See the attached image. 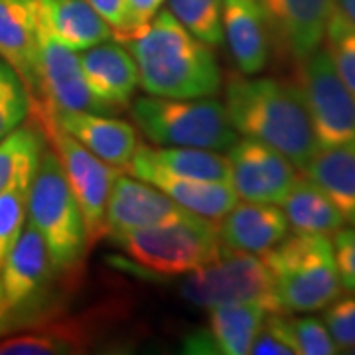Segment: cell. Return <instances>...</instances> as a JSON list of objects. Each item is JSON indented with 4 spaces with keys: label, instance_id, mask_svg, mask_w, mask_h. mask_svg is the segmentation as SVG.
Segmentation results:
<instances>
[{
    "label": "cell",
    "instance_id": "6da1fadb",
    "mask_svg": "<svg viewBox=\"0 0 355 355\" xmlns=\"http://www.w3.org/2000/svg\"><path fill=\"white\" fill-rule=\"evenodd\" d=\"M123 44L139 69V85L148 95L202 99L219 93L223 77L214 51L190 34L170 10L154 16Z\"/></svg>",
    "mask_w": 355,
    "mask_h": 355
},
{
    "label": "cell",
    "instance_id": "7a4b0ae2",
    "mask_svg": "<svg viewBox=\"0 0 355 355\" xmlns=\"http://www.w3.org/2000/svg\"><path fill=\"white\" fill-rule=\"evenodd\" d=\"M225 111L237 135L279 150L300 172L320 150L296 83L231 73L225 81Z\"/></svg>",
    "mask_w": 355,
    "mask_h": 355
},
{
    "label": "cell",
    "instance_id": "3957f363",
    "mask_svg": "<svg viewBox=\"0 0 355 355\" xmlns=\"http://www.w3.org/2000/svg\"><path fill=\"white\" fill-rule=\"evenodd\" d=\"M272 277L275 292L284 314L318 312L342 294L336 254L330 237L286 235L261 254Z\"/></svg>",
    "mask_w": 355,
    "mask_h": 355
},
{
    "label": "cell",
    "instance_id": "277c9868",
    "mask_svg": "<svg viewBox=\"0 0 355 355\" xmlns=\"http://www.w3.org/2000/svg\"><path fill=\"white\" fill-rule=\"evenodd\" d=\"M28 221L38 229L55 272L69 275L87 254L89 235L58 154L44 148L28 193Z\"/></svg>",
    "mask_w": 355,
    "mask_h": 355
},
{
    "label": "cell",
    "instance_id": "5b68a950",
    "mask_svg": "<svg viewBox=\"0 0 355 355\" xmlns=\"http://www.w3.org/2000/svg\"><path fill=\"white\" fill-rule=\"evenodd\" d=\"M128 109L142 135L158 146H190L223 153L239 140L225 105L216 99L150 95L135 99Z\"/></svg>",
    "mask_w": 355,
    "mask_h": 355
},
{
    "label": "cell",
    "instance_id": "8992f818",
    "mask_svg": "<svg viewBox=\"0 0 355 355\" xmlns=\"http://www.w3.org/2000/svg\"><path fill=\"white\" fill-rule=\"evenodd\" d=\"M113 241L135 265L160 277L188 275L227 249L221 243L217 221L196 214L174 223L128 231Z\"/></svg>",
    "mask_w": 355,
    "mask_h": 355
},
{
    "label": "cell",
    "instance_id": "52a82bcc",
    "mask_svg": "<svg viewBox=\"0 0 355 355\" xmlns=\"http://www.w3.org/2000/svg\"><path fill=\"white\" fill-rule=\"evenodd\" d=\"M180 294L196 306L211 308L225 302H257L270 314H284L272 277L259 254L225 249L216 261L186 275Z\"/></svg>",
    "mask_w": 355,
    "mask_h": 355
},
{
    "label": "cell",
    "instance_id": "ba28073f",
    "mask_svg": "<svg viewBox=\"0 0 355 355\" xmlns=\"http://www.w3.org/2000/svg\"><path fill=\"white\" fill-rule=\"evenodd\" d=\"M30 113H32V121L42 128L46 142H50L51 150L60 158L65 180L83 214L89 243L93 245L103 237L105 211H107L114 178L119 176V172L116 168L103 162L93 153H89L81 142H77L71 135L62 130L44 111L30 107Z\"/></svg>",
    "mask_w": 355,
    "mask_h": 355
},
{
    "label": "cell",
    "instance_id": "9c48e42d",
    "mask_svg": "<svg viewBox=\"0 0 355 355\" xmlns=\"http://www.w3.org/2000/svg\"><path fill=\"white\" fill-rule=\"evenodd\" d=\"M296 85L302 93L320 148L355 142V97L338 76L326 48L298 62Z\"/></svg>",
    "mask_w": 355,
    "mask_h": 355
},
{
    "label": "cell",
    "instance_id": "30bf717a",
    "mask_svg": "<svg viewBox=\"0 0 355 355\" xmlns=\"http://www.w3.org/2000/svg\"><path fill=\"white\" fill-rule=\"evenodd\" d=\"M38 95L30 103H42L53 113L113 114L89 89L76 51L62 46L42 30L38 32Z\"/></svg>",
    "mask_w": 355,
    "mask_h": 355
},
{
    "label": "cell",
    "instance_id": "8fae6325",
    "mask_svg": "<svg viewBox=\"0 0 355 355\" xmlns=\"http://www.w3.org/2000/svg\"><path fill=\"white\" fill-rule=\"evenodd\" d=\"M227 162L229 184L243 202L280 205L298 180L284 154L247 137L229 148Z\"/></svg>",
    "mask_w": 355,
    "mask_h": 355
},
{
    "label": "cell",
    "instance_id": "7c38bea8",
    "mask_svg": "<svg viewBox=\"0 0 355 355\" xmlns=\"http://www.w3.org/2000/svg\"><path fill=\"white\" fill-rule=\"evenodd\" d=\"M263 12L270 44L294 64L318 50L326 36L334 0H254Z\"/></svg>",
    "mask_w": 355,
    "mask_h": 355
},
{
    "label": "cell",
    "instance_id": "4fadbf2b",
    "mask_svg": "<svg viewBox=\"0 0 355 355\" xmlns=\"http://www.w3.org/2000/svg\"><path fill=\"white\" fill-rule=\"evenodd\" d=\"M188 216L190 211L180 207L153 184L119 174L114 178L107 203L103 235L114 239L135 229L166 225Z\"/></svg>",
    "mask_w": 355,
    "mask_h": 355
},
{
    "label": "cell",
    "instance_id": "5bb4252c",
    "mask_svg": "<svg viewBox=\"0 0 355 355\" xmlns=\"http://www.w3.org/2000/svg\"><path fill=\"white\" fill-rule=\"evenodd\" d=\"M30 107L44 111L58 127L71 135L103 162L127 172L130 158L139 146L137 130L127 121L114 119L113 114L53 113L42 103H30Z\"/></svg>",
    "mask_w": 355,
    "mask_h": 355
},
{
    "label": "cell",
    "instance_id": "9a60e30c",
    "mask_svg": "<svg viewBox=\"0 0 355 355\" xmlns=\"http://www.w3.org/2000/svg\"><path fill=\"white\" fill-rule=\"evenodd\" d=\"M207 310V330L193 331L186 340L184 352L214 355L249 354L254 336L270 314L265 306L257 302H225Z\"/></svg>",
    "mask_w": 355,
    "mask_h": 355
},
{
    "label": "cell",
    "instance_id": "2e32d148",
    "mask_svg": "<svg viewBox=\"0 0 355 355\" xmlns=\"http://www.w3.org/2000/svg\"><path fill=\"white\" fill-rule=\"evenodd\" d=\"M81 71L85 76L91 93L109 107L113 114L127 111L139 87V69L132 53L114 42H101L83 50Z\"/></svg>",
    "mask_w": 355,
    "mask_h": 355
},
{
    "label": "cell",
    "instance_id": "e0dca14e",
    "mask_svg": "<svg viewBox=\"0 0 355 355\" xmlns=\"http://www.w3.org/2000/svg\"><path fill=\"white\" fill-rule=\"evenodd\" d=\"M48 247L30 221L0 266V284L8 310L32 302L50 284L53 275Z\"/></svg>",
    "mask_w": 355,
    "mask_h": 355
},
{
    "label": "cell",
    "instance_id": "ac0fdd59",
    "mask_svg": "<svg viewBox=\"0 0 355 355\" xmlns=\"http://www.w3.org/2000/svg\"><path fill=\"white\" fill-rule=\"evenodd\" d=\"M127 172L130 176L148 182L154 188L164 191L170 200H174L186 211L211 221H219L221 217L227 216L231 207L239 200L231 184L176 176L135 156L130 158Z\"/></svg>",
    "mask_w": 355,
    "mask_h": 355
},
{
    "label": "cell",
    "instance_id": "d6986e66",
    "mask_svg": "<svg viewBox=\"0 0 355 355\" xmlns=\"http://www.w3.org/2000/svg\"><path fill=\"white\" fill-rule=\"evenodd\" d=\"M38 0H0V58L12 67L28 89L38 95Z\"/></svg>",
    "mask_w": 355,
    "mask_h": 355
},
{
    "label": "cell",
    "instance_id": "ffe728a7",
    "mask_svg": "<svg viewBox=\"0 0 355 355\" xmlns=\"http://www.w3.org/2000/svg\"><path fill=\"white\" fill-rule=\"evenodd\" d=\"M217 225L221 243L239 253L265 254L288 235V219L275 203H235Z\"/></svg>",
    "mask_w": 355,
    "mask_h": 355
},
{
    "label": "cell",
    "instance_id": "44dd1931",
    "mask_svg": "<svg viewBox=\"0 0 355 355\" xmlns=\"http://www.w3.org/2000/svg\"><path fill=\"white\" fill-rule=\"evenodd\" d=\"M223 40L243 76H257L268 64L270 36L254 0H223Z\"/></svg>",
    "mask_w": 355,
    "mask_h": 355
},
{
    "label": "cell",
    "instance_id": "7402d4cb",
    "mask_svg": "<svg viewBox=\"0 0 355 355\" xmlns=\"http://www.w3.org/2000/svg\"><path fill=\"white\" fill-rule=\"evenodd\" d=\"M40 30L62 46L83 51L111 40V26L87 0H38Z\"/></svg>",
    "mask_w": 355,
    "mask_h": 355
},
{
    "label": "cell",
    "instance_id": "603a6c76",
    "mask_svg": "<svg viewBox=\"0 0 355 355\" xmlns=\"http://www.w3.org/2000/svg\"><path fill=\"white\" fill-rule=\"evenodd\" d=\"M97 322L89 316L60 318L0 342V355L83 354L95 342Z\"/></svg>",
    "mask_w": 355,
    "mask_h": 355
},
{
    "label": "cell",
    "instance_id": "cb8c5ba5",
    "mask_svg": "<svg viewBox=\"0 0 355 355\" xmlns=\"http://www.w3.org/2000/svg\"><path fill=\"white\" fill-rule=\"evenodd\" d=\"M302 172L355 227V142L320 148Z\"/></svg>",
    "mask_w": 355,
    "mask_h": 355
},
{
    "label": "cell",
    "instance_id": "d4e9b609",
    "mask_svg": "<svg viewBox=\"0 0 355 355\" xmlns=\"http://www.w3.org/2000/svg\"><path fill=\"white\" fill-rule=\"evenodd\" d=\"M280 205L284 207L282 211L288 219V227L294 229V233L331 237L345 225L340 209L306 176H298Z\"/></svg>",
    "mask_w": 355,
    "mask_h": 355
},
{
    "label": "cell",
    "instance_id": "484cf974",
    "mask_svg": "<svg viewBox=\"0 0 355 355\" xmlns=\"http://www.w3.org/2000/svg\"><path fill=\"white\" fill-rule=\"evenodd\" d=\"M132 156L176 176L229 184L227 156H221L217 150L190 148V146L153 148V146L139 144Z\"/></svg>",
    "mask_w": 355,
    "mask_h": 355
},
{
    "label": "cell",
    "instance_id": "4316f807",
    "mask_svg": "<svg viewBox=\"0 0 355 355\" xmlns=\"http://www.w3.org/2000/svg\"><path fill=\"white\" fill-rule=\"evenodd\" d=\"M46 148L42 128L30 121L0 140V191L22 178H34Z\"/></svg>",
    "mask_w": 355,
    "mask_h": 355
},
{
    "label": "cell",
    "instance_id": "83f0119b",
    "mask_svg": "<svg viewBox=\"0 0 355 355\" xmlns=\"http://www.w3.org/2000/svg\"><path fill=\"white\" fill-rule=\"evenodd\" d=\"M170 12L209 48L223 44V0H168Z\"/></svg>",
    "mask_w": 355,
    "mask_h": 355
},
{
    "label": "cell",
    "instance_id": "f1b7e54d",
    "mask_svg": "<svg viewBox=\"0 0 355 355\" xmlns=\"http://www.w3.org/2000/svg\"><path fill=\"white\" fill-rule=\"evenodd\" d=\"M34 178H22L0 191V266L18 241L28 217V193Z\"/></svg>",
    "mask_w": 355,
    "mask_h": 355
},
{
    "label": "cell",
    "instance_id": "f546056e",
    "mask_svg": "<svg viewBox=\"0 0 355 355\" xmlns=\"http://www.w3.org/2000/svg\"><path fill=\"white\" fill-rule=\"evenodd\" d=\"M324 40L338 76L355 97V28L331 8Z\"/></svg>",
    "mask_w": 355,
    "mask_h": 355
},
{
    "label": "cell",
    "instance_id": "4dcf8cb0",
    "mask_svg": "<svg viewBox=\"0 0 355 355\" xmlns=\"http://www.w3.org/2000/svg\"><path fill=\"white\" fill-rule=\"evenodd\" d=\"M30 114V95L22 79L0 58V140L18 128Z\"/></svg>",
    "mask_w": 355,
    "mask_h": 355
},
{
    "label": "cell",
    "instance_id": "1f68e13d",
    "mask_svg": "<svg viewBox=\"0 0 355 355\" xmlns=\"http://www.w3.org/2000/svg\"><path fill=\"white\" fill-rule=\"evenodd\" d=\"M284 326L296 355H334L340 352L326 324L318 318H292L284 314Z\"/></svg>",
    "mask_w": 355,
    "mask_h": 355
},
{
    "label": "cell",
    "instance_id": "d6a6232c",
    "mask_svg": "<svg viewBox=\"0 0 355 355\" xmlns=\"http://www.w3.org/2000/svg\"><path fill=\"white\" fill-rule=\"evenodd\" d=\"M324 324L330 331L340 352H347L355 345V294L338 296L331 304L326 306Z\"/></svg>",
    "mask_w": 355,
    "mask_h": 355
},
{
    "label": "cell",
    "instance_id": "836d02e7",
    "mask_svg": "<svg viewBox=\"0 0 355 355\" xmlns=\"http://www.w3.org/2000/svg\"><path fill=\"white\" fill-rule=\"evenodd\" d=\"M249 354L253 355H296L284 326V314H268L254 336Z\"/></svg>",
    "mask_w": 355,
    "mask_h": 355
},
{
    "label": "cell",
    "instance_id": "e575fe53",
    "mask_svg": "<svg viewBox=\"0 0 355 355\" xmlns=\"http://www.w3.org/2000/svg\"><path fill=\"white\" fill-rule=\"evenodd\" d=\"M334 254L338 275L342 280V288L355 294V227L340 229L334 235Z\"/></svg>",
    "mask_w": 355,
    "mask_h": 355
},
{
    "label": "cell",
    "instance_id": "d590c367",
    "mask_svg": "<svg viewBox=\"0 0 355 355\" xmlns=\"http://www.w3.org/2000/svg\"><path fill=\"white\" fill-rule=\"evenodd\" d=\"M164 0H127V18H125V26L113 32L111 38L116 42H125L128 36L137 34L140 28L148 24L156 14L160 12Z\"/></svg>",
    "mask_w": 355,
    "mask_h": 355
},
{
    "label": "cell",
    "instance_id": "8d00e7d4",
    "mask_svg": "<svg viewBox=\"0 0 355 355\" xmlns=\"http://www.w3.org/2000/svg\"><path fill=\"white\" fill-rule=\"evenodd\" d=\"M93 10L101 16L113 32H119L125 26L127 18V0H87Z\"/></svg>",
    "mask_w": 355,
    "mask_h": 355
},
{
    "label": "cell",
    "instance_id": "74e56055",
    "mask_svg": "<svg viewBox=\"0 0 355 355\" xmlns=\"http://www.w3.org/2000/svg\"><path fill=\"white\" fill-rule=\"evenodd\" d=\"M334 10L355 28V0H334Z\"/></svg>",
    "mask_w": 355,
    "mask_h": 355
},
{
    "label": "cell",
    "instance_id": "f35d334b",
    "mask_svg": "<svg viewBox=\"0 0 355 355\" xmlns=\"http://www.w3.org/2000/svg\"><path fill=\"white\" fill-rule=\"evenodd\" d=\"M10 310H8V306H6V300H4V292H2V284H0V322L6 318Z\"/></svg>",
    "mask_w": 355,
    "mask_h": 355
},
{
    "label": "cell",
    "instance_id": "ab89813d",
    "mask_svg": "<svg viewBox=\"0 0 355 355\" xmlns=\"http://www.w3.org/2000/svg\"><path fill=\"white\" fill-rule=\"evenodd\" d=\"M345 354H354L355 355V345H354V347H349V349H347Z\"/></svg>",
    "mask_w": 355,
    "mask_h": 355
}]
</instances>
